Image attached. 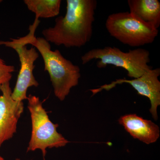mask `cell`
<instances>
[{"mask_svg": "<svg viewBox=\"0 0 160 160\" xmlns=\"http://www.w3.org/2000/svg\"><path fill=\"white\" fill-rule=\"evenodd\" d=\"M118 122L132 138L147 145L155 142L159 138L158 126L150 120L143 119L137 114L122 116Z\"/></svg>", "mask_w": 160, "mask_h": 160, "instance_id": "cell-9", "label": "cell"}, {"mask_svg": "<svg viewBox=\"0 0 160 160\" xmlns=\"http://www.w3.org/2000/svg\"><path fill=\"white\" fill-rule=\"evenodd\" d=\"M0 148L16 132L17 124L24 111L23 102L13 100L9 82L0 86Z\"/></svg>", "mask_w": 160, "mask_h": 160, "instance_id": "cell-8", "label": "cell"}, {"mask_svg": "<svg viewBox=\"0 0 160 160\" xmlns=\"http://www.w3.org/2000/svg\"><path fill=\"white\" fill-rule=\"evenodd\" d=\"M28 9L38 19L54 17L59 14L61 0H25Z\"/></svg>", "mask_w": 160, "mask_h": 160, "instance_id": "cell-11", "label": "cell"}, {"mask_svg": "<svg viewBox=\"0 0 160 160\" xmlns=\"http://www.w3.org/2000/svg\"><path fill=\"white\" fill-rule=\"evenodd\" d=\"M150 53L146 49L137 48L123 52L119 48L107 46L102 48H94L87 52L81 58L82 64L85 65L92 60L98 59L96 66L98 68H105L108 65L121 67L126 70L127 75L137 78L152 69L150 62Z\"/></svg>", "mask_w": 160, "mask_h": 160, "instance_id": "cell-3", "label": "cell"}, {"mask_svg": "<svg viewBox=\"0 0 160 160\" xmlns=\"http://www.w3.org/2000/svg\"><path fill=\"white\" fill-rule=\"evenodd\" d=\"M129 12L143 22L158 29L160 3L158 0H128Z\"/></svg>", "mask_w": 160, "mask_h": 160, "instance_id": "cell-10", "label": "cell"}, {"mask_svg": "<svg viewBox=\"0 0 160 160\" xmlns=\"http://www.w3.org/2000/svg\"><path fill=\"white\" fill-rule=\"evenodd\" d=\"M2 2V0H0V3Z\"/></svg>", "mask_w": 160, "mask_h": 160, "instance_id": "cell-14", "label": "cell"}, {"mask_svg": "<svg viewBox=\"0 0 160 160\" xmlns=\"http://www.w3.org/2000/svg\"><path fill=\"white\" fill-rule=\"evenodd\" d=\"M64 16L56 19L54 26L44 29V38L56 46L82 47L92 35V25L97 6L96 0H67Z\"/></svg>", "mask_w": 160, "mask_h": 160, "instance_id": "cell-1", "label": "cell"}, {"mask_svg": "<svg viewBox=\"0 0 160 160\" xmlns=\"http://www.w3.org/2000/svg\"><path fill=\"white\" fill-rule=\"evenodd\" d=\"M15 71L14 66L7 65L4 60L0 58V86L9 82Z\"/></svg>", "mask_w": 160, "mask_h": 160, "instance_id": "cell-12", "label": "cell"}, {"mask_svg": "<svg viewBox=\"0 0 160 160\" xmlns=\"http://www.w3.org/2000/svg\"><path fill=\"white\" fill-rule=\"evenodd\" d=\"M35 18L29 27L27 35L19 38L26 45H32L40 52L44 61V70L48 72L53 86L55 95L61 101L69 94L72 88L78 86L81 78V69L63 57L58 49L52 50L49 42L44 38L35 36L39 24Z\"/></svg>", "mask_w": 160, "mask_h": 160, "instance_id": "cell-2", "label": "cell"}, {"mask_svg": "<svg viewBox=\"0 0 160 160\" xmlns=\"http://www.w3.org/2000/svg\"><path fill=\"white\" fill-rule=\"evenodd\" d=\"M1 45L14 49L18 56L21 66L12 97L15 101L23 102L27 99L28 89L32 86L38 87L39 85L33 75L34 64L39 58L38 52L34 47L28 49L19 38H11L9 41H0Z\"/></svg>", "mask_w": 160, "mask_h": 160, "instance_id": "cell-6", "label": "cell"}, {"mask_svg": "<svg viewBox=\"0 0 160 160\" xmlns=\"http://www.w3.org/2000/svg\"><path fill=\"white\" fill-rule=\"evenodd\" d=\"M27 100L32 122L31 138L27 152L40 149L45 158L46 149L63 147L69 141L58 132V125L49 119L39 98L30 94Z\"/></svg>", "mask_w": 160, "mask_h": 160, "instance_id": "cell-4", "label": "cell"}, {"mask_svg": "<svg viewBox=\"0 0 160 160\" xmlns=\"http://www.w3.org/2000/svg\"><path fill=\"white\" fill-rule=\"evenodd\" d=\"M160 75L159 68L151 69L137 78L117 79L110 84H105L99 88L90 90L92 95H94L104 89L109 91L117 85L128 83L137 91L138 94L149 99L151 103L149 111L153 119L157 121L158 119V107L160 105V82L158 79Z\"/></svg>", "mask_w": 160, "mask_h": 160, "instance_id": "cell-7", "label": "cell"}, {"mask_svg": "<svg viewBox=\"0 0 160 160\" xmlns=\"http://www.w3.org/2000/svg\"><path fill=\"white\" fill-rule=\"evenodd\" d=\"M16 160H20V159H17Z\"/></svg>", "mask_w": 160, "mask_h": 160, "instance_id": "cell-15", "label": "cell"}, {"mask_svg": "<svg viewBox=\"0 0 160 160\" xmlns=\"http://www.w3.org/2000/svg\"><path fill=\"white\" fill-rule=\"evenodd\" d=\"M0 160H4V158L2 157L1 155H0Z\"/></svg>", "mask_w": 160, "mask_h": 160, "instance_id": "cell-13", "label": "cell"}, {"mask_svg": "<svg viewBox=\"0 0 160 160\" xmlns=\"http://www.w3.org/2000/svg\"><path fill=\"white\" fill-rule=\"evenodd\" d=\"M105 26L112 37L131 47L151 44L158 34V29L138 19L129 12L109 15Z\"/></svg>", "mask_w": 160, "mask_h": 160, "instance_id": "cell-5", "label": "cell"}]
</instances>
